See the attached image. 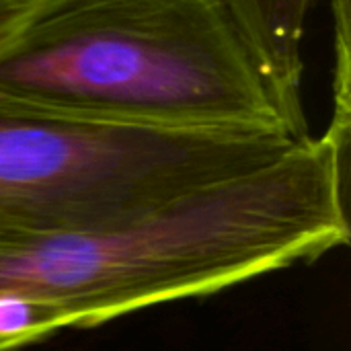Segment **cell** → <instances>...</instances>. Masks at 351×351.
<instances>
[{
  "instance_id": "6da1fadb",
  "label": "cell",
  "mask_w": 351,
  "mask_h": 351,
  "mask_svg": "<svg viewBox=\"0 0 351 351\" xmlns=\"http://www.w3.org/2000/svg\"><path fill=\"white\" fill-rule=\"evenodd\" d=\"M350 130L107 226L0 237V292L62 306L76 329L210 296L350 243Z\"/></svg>"
},
{
  "instance_id": "7a4b0ae2",
  "label": "cell",
  "mask_w": 351,
  "mask_h": 351,
  "mask_svg": "<svg viewBox=\"0 0 351 351\" xmlns=\"http://www.w3.org/2000/svg\"><path fill=\"white\" fill-rule=\"evenodd\" d=\"M0 101L175 132H284L222 0H29L0 37Z\"/></svg>"
},
{
  "instance_id": "3957f363",
  "label": "cell",
  "mask_w": 351,
  "mask_h": 351,
  "mask_svg": "<svg viewBox=\"0 0 351 351\" xmlns=\"http://www.w3.org/2000/svg\"><path fill=\"white\" fill-rule=\"evenodd\" d=\"M296 142L284 132L113 125L0 101V237L134 218Z\"/></svg>"
},
{
  "instance_id": "277c9868",
  "label": "cell",
  "mask_w": 351,
  "mask_h": 351,
  "mask_svg": "<svg viewBox=\"0 0 351 351\" xmlns=\"http://www.w3.org/2000/svg\"><path fill=\"white\" fill-rule=\"evenodd\" d=\"M237 23L290 136L308 140L302 43L317 0H222Z\"/></svg>"
},
{
  "instance_id": "5b68a950",
  "label": "cell",
  "mask_w": 351,
  "mask_h": 351,
  "mask_svg": "<svg viewBox=\"0 0 351 351\" xmlns=\"http://www.w3.org/2000/svg\"><path fill=\"white\" fill-rule=\"evenodd\" d=\"M62 329H76L62 306L19 292H0V351L39 343Z\"/></svg>"
},
{
  "instance_id": "8992f818",
  "label": "cell",
  "mask_w": 351,
  "mask_h": 351,
  "mask_svg": "<svg viewBox=\"0 0 351 351\" xmlns=\"http://www.w3.org/2000/svg\"><path fill=\"white\" fill-rule=\"evenodd\" d=\"M29 0H0V37L14 25Z\"/></svg>"
}]
</instances>
